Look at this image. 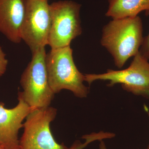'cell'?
<instances>
[{"instance_id":"obj_1","label":"cell","mask_w":149,"mask_h":149,"mask_svg":"<svg viewBox=\"0 0 149 149\" xmlns=\"http://www.w3.org/2000/svg\"><path fill=\"white\" fill-rule=\"evenodd\" d=\"M144 37L140 17L113 19L102 29L101 44L121 68L131 57L139 52Z\"/></svg>"},{"instance_id":"obj_2","label":"cell","mask_w":149,"mask_h":149,"mask_svg":"<svg viewBox=\"0 0 149 149\" xmlns=\"http://www.w3.org/2000/svg\"><path fill=\"white\" fill-rule=\"evenodd\" d=\"M46 64L49 85L54 94L66 90L77 97H87L89 89L84 84L85 74L74 64L70 46L51 49L47 54Z\"/></svg>"},{"instance_id":"obj_3","label":"cell","mask_w":149,"mask_h":149,"mask_svg":"<svg viewBox=\"0 0 149 149\" xmlns=\"http://www.w3.org/2000/svg\"><path fill=\"white\" fill-rule=\"evenodd\" d=\"M32 54V60L20 80L23 97L31 111L49 106L55 95L48 81L45 47Z\"/></svg>"},{"instance_id":"obj_4","label":"cell","mask_w":149,"mask_h":149,"mask_svg":"<svg viewBox=\"0 0 149 149\" xmlns=\"http://www.w3.org/2000/svg\"><path fill=\"white\" fill-rule=\"evenodd\" d=\"M80 4L72 1H60L50 4V30L48 45L51 49L70 46L71 41L82 33Z\"/></svg>"},{"instance_id":"obj_5","label":"cell","mask_w":149,"mask_h":149,"mask_svg":"<svg viewBox=\"0 0 149 149\" xmlns=\"http://www.w3.org/2000/svg\"><path fill=\"white\" fill-rule=\"evenodd\" d=\"M148 61L139 52L128 68L118 70L108 69L102 74H85V81L90 85L97 80H107L109 81V87L120 84L125 91L149 99Z\"/></svg>"},{"instance_id":"obj_6","label":"cell","mask_w":149,"mask_h":149,"mask_svg":"<svg viewBox=\"0 0 149 149\" xmlns=\"http://www.w3.org/2000/svg\"><path fill=\"white\" fill-rule=\"evenodd\" d=\"M56 114L57 109L50 106L31 111L23 123L19 149H68L56 142L51 132L50 123Z\"/></svg>"},{"instance_id":"obj_7","label":"cell","mask_w":149,"mask_h":149,"mask_svg":"<svg viewBox=\"0 0 149 149\" xmlns=\"http://www.w3.org/2000/svg\"><path fill=\"white\" fill-rule=\"evenodd\" d=\"M51 24L48 0H26L21 37L32 53L48 45Z\"/></svg>"},{"instance_id":"obj_8","label":"cell","mask_w":149,"mask_h":149,"mask_svg":"<svg viewBox=\"0 0 149 149\" xmlns=\"http://www.w3.org/2000/svg\"><path fill=\"white\" fill-rule=\"evenodd\" d=\"M17 99L18 104L10 109L0 102V145L5 149H19V131L23 128L22 122L31 111L22 92H19Z\"/></svg>"},{"instance_id":"obj_9","label":"cell","mask_w":149,"mask_h":149,"mask_svg":"<svg viewBox=\"0 0 149 149\" xmlns=\"http://www.w3.org/2000/svg\"><path fill=\"white\" fill-rule=\"evenodd\" d=\"M26 0H0V32L12 42H21Z\"/></svg>"},{"instance_id":"obj_10","label":"cell","mask_w":149,"mask_h":149,"mask_svg":"<svg viewBox=\"0 0 149 149\" xmlns=\"http://www.w3.org/2000/svg\"><path fill=\"white\" fill-rule=\"evenodd\" d=\"M106 16L112 19L134 17L149 10V0H108Z\"/></svg>"},{"instance_id":"obj_11","label":"cell","mask_w":149,"mask_h":149,"mask_svg":"<svg viewBox=\"0 0 149 149\" xmlns=\"http://www.w3.org/2000/svg\"><path fill=\"white\" fill-rule=\"evenodd\" d=\"M106 134L104 132L93 133L85 135L82 137V138L85 140L84 143H82L79 140H77L74 141L71 146L68 149H83L92 142L96 141H102L106 139Z\"/></svg>"},{"instance_id":"obj_12","label":"cell","mask_w":149,"mask_h":149,"mask_svg":"<svg viewBox=\"0 0 149 149\" xmlns=\"http://www.w3.org/2000/svg\"><path fill=\"white\" fill-rule=\"evenodd\" d=\"M146 15L149 16V10L146 11ZM142 56L148 60H149V33L146 37H144L143 42L139 51Z\"/></svg>"},{"instance_id":"obj_13","label":"cell","mask_w":149,"mask_h":149,"mask_svg":"<svg viewBox=\"0 0 149 149\" xmlns=\"http://www.w3.org/2000/svg\"><path fill=\"white\" fill-rule=\"evenodd\" d=\"M6 54L1 47H0V77L3 76L6 71L8 61L6 58Z\"/></svg>"},{"instance_id":"obj_14","label":"cell","mask_w":149,"mask_h":149,"mask_svg":"<svg viewBox=\"0 0 149 149\" xmlns=\"http://www.w3.org/2000/svg\"><path fill=\"white\" fill-rule=\"evenodd\" d=\"M99 148L100 149H108L104 142L103 141V140L101 141L100 142V145H99ZM148 149H149V148H148Z\"/></svg>"},{"instance_id":"obj_15","label":"cell","mask_w":149,"mask_h":149,"mask_svg":"<svg viewBox=\"0 0 149 149\" xmlns=\"http://www.w3.org/2000/svg\"><path fill=\"white\" fill-rule=\"evenodd\" d=\"M0 149H5L1 145H0Z\"/></svg>"},{"instance_id":"obj_16","label":"cell","mask_w":149,"mask_h":149,"mask_svg":"<svg viewBox=\"0 0 149 149\" xmlns=\"http://www.w3.org/2000/svg\"></svg>"}]
</instances>
